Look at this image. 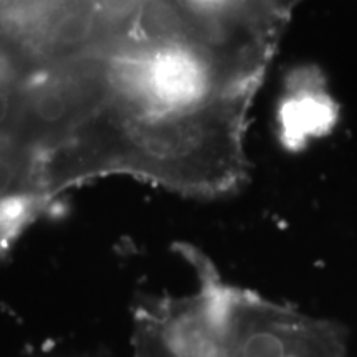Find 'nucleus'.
<instances>
[{"instance_id": "obj_1", "label": "nucleus", "mask_w": 357, "mask_h": 357, "mask_svg": "<svg viewBox=\"0 0 357 357\" xmlns=\"http://www.w3.org/2000/svg\"><path fill=\"white\" fill-rule=\"evenodd\" d=\"M208 93L176 0H0V189L55 204L105 178L162 184Z\"/></svg>"}]
</instances>
